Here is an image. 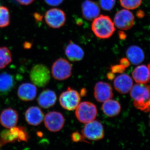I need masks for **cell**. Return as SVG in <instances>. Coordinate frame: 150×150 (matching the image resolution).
<instances>
[{
    "label": "cell",
    "instance_id": "cell-1",
    "mask_svg": "<svg viewBox=\"0 0 150 150\" xmlns=\"http://www.w3.org/2000/svg\"><path fill=\"white\" fill-rule=\"evenodd\" d=\"M130 91L134 106L145 112L150 111V86L137 84L132 86Z\"/></svg>",
    "mask_w": 150,
    "mask_h": 150
},
{
    "label": "cell",
    "instance_id": "cell-2",
    "mask_svg": "<svg viewBox=\"0 0 150 150\" xmlns=\"http://www.w3.org/2000/svg\"><path fill=\"white\" fill-rule=\"evenodd\" d=\"M91 28L96 36L101 39L109 38L115 31V25L111 19L103 15L93 20Z\"/></svg>",
    "mask_w": 150,
    "mask_h": 150
},
{
    "label": "cell",
    "instance_id": "cell-3",
    "mask_svg": "<svg viewBox=\"0 0 150 150\" xmlns=\"http://www.w3.org/2000/svg\"><path fill=\"white\" fill-rule=\"evenodd\" d=\"M29 136L23 126H14L0 132V148L6 144L16 142H27Z\"/></svg>",
    "mask_w": 150,
    "mask_h": 150
},
{
    "label": "cell",
    "instance_id": "cell-4",
    "mask_svg": "<svg viewBox=\"0 0 150 150\" xmlns=\"http://www.w3.org/2000/svg\"><path fill=\"white\" fill-rule=\"evenodd\" d=\"M30 80L33 84L39 87H44L51 80V73L46 65L38 64L31 69L30 73Z\"/></svg>",
    "mask_w": 150,
    "mask_h": 150
},
{
    "label": "cell",
    "instance_id": "cell-5",
    "mask_svg": "<svg viewBox=\"0 0 150 150\" xmlns=\"http://www.w3.org/2000/svg\"><path fill=\"white\" fill-rule=\"evenodd\" d=\"M97 113L95 105L89 101H83L76 108L75 115L79 122L86 123L94 120Z\"/></svg>",
    "mask_w": 150,
    "mask_h": 150
},
{
    "label": "cell",
    "instance_id": "cell-6",
    "mask_svg": "<svg viewBox=\"0 0 150 150\" xmlns=\"http://www.w3.org/2000/svg\"><path fill=\"white\" fill-rule=\"evenodd\" d=\"M84 138L90 141H97L104 137V127L102 123L97 120L86 123L81 131Z\"/></svg>",
    "mask_w": 150,
    "mask_h": 150
},
{
    "label": "cell",
    "instance_id": "cell-7",
    "mask_svg": "<svg viewBox=\"0 0 150 150\" xmlns=\"http://www.w3.org/2000/svg\"><path fill=\"white\" fill-rule=\"evenodd\" d=\"M72 67L67 60L63 58L56 60L53 64L51 68L52 76L55 79L65 80L72 75Z\"/></svg>",
    "mask_w": 150,
    "mask_h": 150
},
{
    "label": "cell",
    "instance_id": "cell-8",
    "mask_svg": "<svg viewBox=\"0 0 150 150\" xmlns=\"http://www.w3.org/2000/svg\"><path fill=\"white\" fill-rule=\"evenodd\" d=\"M59 100L63 108L68 110H73L76 109L79 104L81 96L77 91L69 87L61 94Z\"/></svg>",
    "mask_w": 150,
    "mask_h": 150
},
{
    "label": "cell",
    "instance_id": "cell-9",
    "mask_svg": "<svg viewBox=\"0 0 150 150\" xmlns=\"http://www.w3.org/2000/svg\"><path fill=\"white\" fill-rule=\"evenodd\" d=\"M44 18L46 24L53 28H59L64 26L66 21L64 12L60 9L53 8L45 13Z\"/></svg>",
    "mask_w": 150,
    "mask_h": 150
},
{
    "label": "cell",
    "instance_id": "cell-10",
    "mask_svg": "<svg viewBox=\"0 0 150 150\" xmlns=\"http://www.w3.org/2000/svg\"><path fill=\"white\" fill-rule=\"evenodd\" d=\"M44 124L46 129L52 132L62 130L65 124V118L62 113L58 111H51L44 116Z\"/></svg>",
    "mask_w": 150,
    "mask_h": 150
},
{
    "label": "cell",
    "instance_id": "cell-11",
    "mask_svg": "<svg viewBox=\"0 0 150 150\" xmlns=\"http://www.w3.org/2000/svg\"><path fill=\"white\" fill-rule=\"evenodd\" d=\"M134 16L127 9H122L115 14L114 23L118 29L121 30H128L133 27L134 24Z\"/></svg>",
    "mask_w": 150,
    "mask_h": 150
},
{
    "label": "cell",
    "instance_id": "cell-12",
    "mask_svg": "<svg viewBox=\"0 0 150 150\" xmlns=\"http://www.w3.org/2000/svg\"><path fill=\"white\" fill-rule=\"evenodd\" d=\"M94 96L97 101L99 102L111 99L113 96L112 86L105 82H98L95 86Z\"/></svg>",
    "mask_w": 150,
    "mask_h": 150
},
{
    "label": "cell",
    "instance_id": "cell-13",
    "mask_svg": "<svg viewBox=\"0 0 150 150\" xmlns=\"http://www.w3.org/2000/svg\"><path fill=\"white\" fill-rule=\"evenodd\" d=\"M18 120V112L11 108H6L0 114V123L7 129L16 126Z\"/></svg>",
    "mask_w": 150,
    "mask_h": 150
},
{
    "label": "cell",
    "instance_id": "cell-14",
    "mask_svg": "<svg viewBox=\"0 0 150 150\" xmlns=\"http://www.w3.org/2000/svg\"><path fill=\"white\" fill-rule=\"evenodd\" d=\"M82 13L83 17L88 21L93 20L99 16L100 8L97 3L91 0H85L82 4Z\"/></svg>",
    "mask_w": 150,
    "mask_h": 150
},
{
    "label": "cell",
    "instance_id": "cell-15",
    "mask_svg": "<svg viewBox=\"0 0 150 150\" xmlns=\"http://www.w3.org/2000/svg\"><path fill=\"white\" fill-rule=\"evenodd\" d=\"M36 86L30 83L21 84L18 89L19 98L24 101H31L35 99L37 94Z\"/></svg>",
    "mask_w": 150,
    "mask_h": 150
},
{
    "label": "cell",
    "instance_id": "cell-16",
    "mask_svg": "<svg viewBox=\"0 0 150 150\" xmlns=\"http://www.w3.org/2000/svg\"><path fill=\"white\" fill-rule=\"evenodd\" d=\"M133 81L130 76L122 74L115 78L113 85L115 90L121 94H126L131 91L133 86Z\"/></svg>",
    "mask_w": 150,
    "mask_h": 150
},
{
    "label": "cell",
    "instance_id": "cell-17",
    "mask_svg": "<svg viewBox=\"0 0 150 150\" xmlns=\"http://www.w3.org/2000/svg\"><path fill=\"white\" fill-rule=\"evenodd\" d=\"M26 122L31 126L40 125L44 120V113L42 110L37 106H32L26 110L25 114Z\"/></svg>",
    "mask_w": 150,
    "mask_h": 150
},
{
    "label": "cell",
    "instance_id": "cell-18",
    "mask_svg": "<svg viewBox=\"0 0 150 150\" xmlns=\"http://www.w3.org/2000/svg\"><path fill=\"white\" fill-rule=\"evenodd\" d=\"M16 84L13 75L7 72L0 74V96L5 95L10 92Z\"/></svg>",
    "mask_w": 150,
    "mask_h": 150
},
{
    "label": "cell",
    "instance_id": "cell-19",
    "mask_svg": "<svg viewBox=\"0 0 150 150\" xmlns=\"http://www.w3.org/2000/svg\"><path fill=\"white\" fill-rule=\"evenodd\" d=\"M65 53L67 58L74 62L81 61L84 56V52L82 48L71 40H70L66 46Z\"/></svg>",
    "mask_w": 150,
    "mask_h": 150
},
{
    "label": "cell",
    "instance_id": "cell-20",
    "mask_svg": "<svg viewBox=\"0 0 150 150\" xmlns=\"http://www.w3.org/2000/svg\"><path fill=\"white\" fill-rule=\"evenodd\" d=\"M56 100L57 96L55 92L47 89L43 91L39 95L37 101L40 107L48 108L54 106Z\"/></svg>",
    "mask_w": 150,
    "mask_h": 150
},
{
    "label": "cell",
    "instance_id": "cell-21",
    "mask_svg": "<svg viewBox=\"0 0 150 150\" xmlns=\"http://www.w3.org/2000/svg\"><path fill=\"white\" fill-rule=\"evenodd\" d=\"M134 81L139 84L148 83L150 80V71L149 67L142 65L135 68L132 73Z\"/></svg>",
    "mask_w": 150,
    "mask_h": 150
},
{
    "label": "cell",
    "instance_id": "cell-22",
    "mask_svg": "<svg viewBox=\"0 0 150 150\" xmlns=\"http://www.w3.org/2000/svg\"><path fill=\"white\" fill-rule=\"evenodd\" d=\"M126 54L129 62L133 64H139L144 60L145 55L144 51L139 46H130L127 49Z\"/></svg>",
    "mask_w": 150,
    "mask_h": 150
},
{
    "label": "cell",
    "instance_id": "cell-23",
    "mask_svg": "<svg viewBox=\"0 0 150 150\" xmlns=\"http://www.w3.org/2000/svg\"><path fill=\"white\" fill-rule=\"evenodd\" d=\"M102 110L103 113L108 117H115L121 112V105L117 100L109 99L103 102Z\"/></svg>",
    "mask_w": 150,
    "mask_h": 150
},
{
    "label": "cell",
    "instance_id": "cell-24",
    "mask_svg": "<svg viewBox=\"0 0 150 150\" xmlns=\"http://www.w3.org/2000/svg\"><path fill=\"white\" fill-rule=\"evenodd\" d=\"M12 55L7 47H0V69L5 68L11 62Z\"/></svg>",
    "mask_w": 150,
    "mask_h": 150
},
{
    "label": "cell",
    "instance_id": "cell-25",
    "mask_svg": "<svg viewBox=\"0 0 150 150\" xmlns=\"http://www.w3.org/2000/svg\"><path fill=\"white\" fill-rule=\"evenodd\" d=\"M10 23L9 10L6 7L0 6V28L7 27Z\"/></svg>",
    "mask_w": 150,
    "mask_h": 150
},
{
    "label": "cell",
    "instance_id": "cell-26",
    "mask_svg": "<svg viewBox=\"0 0 150 150\" xmlns=\"http://www.w3.org/2000/svg\"><path fill=\"white\" fill-rule=\"evenodd\" d=\"M142 0H120L123 7L127 10H134L138 8L142 4Z\"/></svg>",
    "mask_w": 150,
    "mask_h": 150
},
{
    "label": "cell",
    "instance_id": "cell-27",
    "mask_svg": "<svg viewBox=\"0 0 150 150\" xmlns=\"http://www.w3.org/2000/svg\"><path fill=\"white\" fill-rule=\"evenodd\" d=\"M116 0H100V4L103 10L110 11L112 10L115 4Z\"/></svg>",
    "mask_w": 150,
    "mask_h": 150
},
{
    "label": "cell",
    "instance_id": "cell-28",
    "mask_svg": "<svg viewBox=\"0 0 150 150\" xmlns=\"http://www.w3.org/2000/svg\"><path fill=\"white\" fill-rule=\"evenodd\" d=\"M71 139L74 142H85L88 143L86 141L85 139L84 138L83 136L79 133L78 131L74 132L71 135Z\"/></svg>",
    "mask_w": 150,
    "mask_h": 150
},
{
    "label": "cell",
    "instance_id": "cell-29",
    "mask_svg": "<svg viewBox=\"0 0 150 150\" xmlns=\"http://www.w3.org/2000/svg\"><path fill=\"white\" fill-rule=\"evenodd\" d=\"M125 69L124 67L120 64L115 65L111 66L110 67V70L112 73L115 74H122L125 71Z\"/></svg>",
    "mask_w": 150,
    "mask_h": 150
},
{
    "label": "cell",
    "instance_id": "cell-30",
    "mask_svg": "<svg viewBox=\"0 0 150 150\" xmlns=\"http://www.w3.org/2000/svg\"><path fill=\"white\" fill-rule=\"evenodd\" d=\"M64 1V0H44L47 4L52 6H56L60 5Z\"/></svg>",
    "mask_w": 150,
    "mask_h": 150
},
{
    "label": "cell",
    "instance_id": "cell-31",
    "mask_svg": "<svg viewBox=\"0 0 150 150\" xmlns=\"http://www.w3.org/2000/svg\"><path fill=\"white\" fill-rule=\"evenodd\" d=\"M120 64L125 68L129 67L130 65V62L129 60L125 58H122L120 60Z\"/></svg>",
    "mask_w": 150,
    "mask_h": 150
},
{
    "label": "cell",
    "instance_id": "cell-32",
    "mask_svg": "<svg viewBox=\"0 0 150 150\" xmlns=\"http://www.w3.org/2000/svg\"><path fill=\"white\" fill-rule=\"evenodd\" d=\"M16 1L20 4L28 6L33 3L35 0H16Z\"/></svg>",
    "mask_w": 150,
    "mask_h": 150
},
{
    "label": "cell",
    "instance_id": "cell-33",
    "mask_svg": "<svg viewBox=\"0 0 150 150\" xmlns=\"http://www.w3.org/2000/svg\"><path fill=\"white\" fill-rule=\"evenodd\" d=\"M118 35H119V38L121 40H124L126 39V35L123 31H119L118 32Z\"/></svg>",
    "mask_w": 150,
    "mask_h": 150
},
{
    "label": "cell",
    "instance_id": "cell-34",
    "mask_svg": "<svg viewBox=\"0 0 150 150\" xmlns=\"http://www.w3.org/2000/svg\"><path fill=\"white\" fill-rule=\"evenodd\" d=\"M115 74L112 73V72H109L107 74V77L108 79L110 80H112L113 79H115Z\"/></svg>",
    "mask_w": 150,
    "mask_h": 150
},
{
    "label": "cell",
    "instance_id": "cell-35",
    "mask_svg": "<svg viewBox=\"0 0 150 150\" xmlns=\"http://www.w3.org/2000/svg\"><path fill=\"white\" fill-rule=\"evenodd\" d=\"M137 13V17L139 18H142L144 16V11L142 10L138 11Z\"/></svg>",
    "mask_w": 150,
    "mask_h": 150
},
{
    "label": "cell",
    "instance_id": "cell-36",
    "mask_svg": "<svg viewBox=\"0 0 150 150\" xmlns=\"http://www.w3.org/2000/svg\"><path fill=\"white\" fill-rule=\"evenodd\" d=\"M87 93L86 90L85 88H83L81 91V93L80 94L82 96H84Z\"/></svg>",
    "mask_w": 150,
    "mask_h": 150
},
{
    "label": "cell",
    "instance_id": "cell-37",
    "mask_svg": "<svg viewBox=\"0 0 150 150\" xmlns=\"http://www.w3.org/2000/svg\"><path fill=\"white\" fill-rule=\"evenodd\" d=\"M149 125L150 126V115H149Z\"/></svg>",
    "mask_w": 150,
    "mask_h": 150
}]
</instances>
